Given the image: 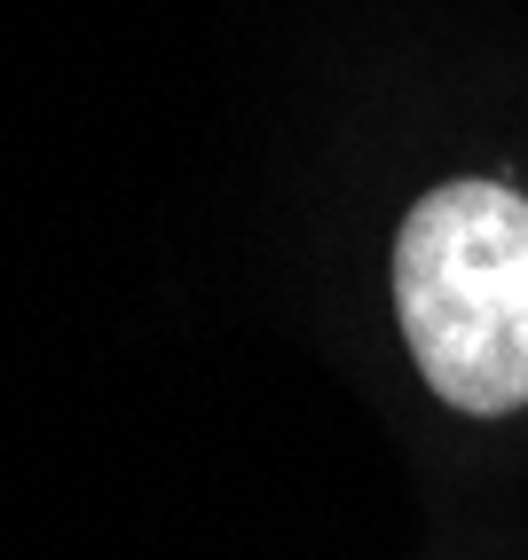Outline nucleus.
Returning a JSON list of instances; mask_svg holds the SVG:
<instances>
[{
  "label": "nucleus",
  "instance_id": "nucleus-1",
  "mask_svg": "<svg viewBox=\"0 0 528 560\" xmlns=\"http://www.w3.org/2000/svg\"><path fill=\"white\" fill-rule=\"evenodd\" d=\"M395 308L426 387L497 419L528 402V198L505 182H442L395 237Z\"/></svg>",
  "mask_w": 528,
  "mask_h": 560
}]
</instances>
